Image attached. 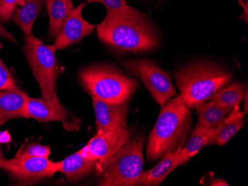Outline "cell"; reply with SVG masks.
I'll return each mask as SVG.
<instances>
[{
	"label": "cell",
	"instance_id": "1",
	"mask_svg": "<svg viewBox=\"0 0 248 186\" xmlns=\"http://www.w3.org/2000/svg\"><path fill=\"white\" fill-rule=\"evenodd\" d=\"M99 39L121 51H151L160 46L154 26L145 14L128 5L107 12L97 26Z\"/></svg>",
	"mask_w": 248,
	"mask_h": 186
},
{
	"label": "cell",
	"instance_id": "2",
	"mask_svg": "<svg viewBox=\"0 0 248 186\" xmlns=\"http://www.w3.org/2000/svg\"><path fill=\"white\" fill-rule=\"evenodd\" d=\"M190 128L191 112L179 94L161 108L146 146L148 161L155 162L183 146Z\"/></svg>",
	"mask_w": 248,
	"mask_h": 186
},
{
	"label": "cell",
	"instance_id": "3",
	"mask_svg": "<svg viewBox=\"0 0 248 186\" xmlns=\"http://www.w3.org/2000/svg\"><path fill=\"white\" fill-rule=\"evenodd\" d=\"M174 76L185 105L196 108L228 86L232 75L217 64L199 62L185 65Z\"/></svg>",
	"mask_w": 248,
	"mask_h": 186
},
{
	"label": "cell",
	"instance_id": "4",
	"mask_svg": "<svg viewBox=\"0 0 248 186\" xmlns=\"http://www.w3.org/2000/svg\"><path fill=\"white\" fill-rule=\"evenodd\" d=\"M143 143V137L131 139L109 157L97 161V186H136L144 164Z\"/></svg>",
	"mask_w": 248,
	"mask_h": 186
},
{
	"label": "cell",
	"instance_id": "5",
	"mask_svg": "<svg viewBox=\"0 0 248 186\" xmlns=\"http://www.w3.org/2000/svg\"><path fill=\"white\" fill-rule=\"evenodd\" d=\"M80 81L86 92L104 102L121 104L129 101L139 82L111 65H94L83 69Z\"/></svg>",
	"mask_w": 248,
	"mask_h": 186
},
{
	"label": "cell",
	"instance_id": "6",
	"mask_svg": "<svg viewBox=\"0 0 248 186\" xmlns=\"http://www.w3.org/2000/svg\"><path fill=\"white\" fill-rule=\"evenodd\" d=\"M23 51L31 70L37 80L43 98H58L56 81L60 70L55 50L32 34L25 36Z\"/></svg>",
	"mask_w": 248,
	"mask_h": 186
},
{
	"label": "cell",
	"instance_id": "7",
	"mask_svg": "<svg viewBox=\"0 0 248 186\" xmlns=\"http://www.w3.org/2000/svg\"><path fill=\"white\" fill-rule=\"evenodd\" d=\"M126 72L139 76L156 102L163 106L176 95L170 76L151 59L140 58L122 62Z\"/></svg>",
	"mask_w": 248,
	"mask_h": 186
},
{
	"label": "cell",
	"instance_id": "8",
	"mask_svg": "<svg viewBox=\"0 0 248 186\" xmlns=\"http://www.w3.org/2000/svg\"><path fill=\"white\" fill-rule=\"evenodd\" d=\"M3 169L19 185H31L53 177L58 172L56 162L46 157H16L2 159Z\"/></svg>",
	"mask_w": 248,
	"mask_h": 186
},
{
	"label": "cell",
	"instance_id": "9",
	"mask_svg": "<svg viewBox=\"0 0 248 186\" xmlns=\"http://www.w3.org/2000/svg\"><path fill=\"white\" fill-rule=\"evenodd\" d=\"M127 124L101 134H97L83 148L78 151L86 159L101 161L107 159L126 145L132 139Z\"/></svg>",
	"mask_w": 248,
	"mask_h": 186
},
{
	"label": "cell",
	"instance_id": "10",
	"mask_svg": "<svg viewBox=\"0 0 248 186\" xmlns=\"http://www.w3.org/2000/svg\"><path fill=\"white\" fill-rule=\"evenodd\" d=\"M22 117L36 119L39 122H61L67 130H73L78 126L71 123L70 114L59 98L47 100L29 97Z\"/></svg>",
	"mask_w": 248,
	"mask_h": 186
},
{
	"label": "cell",
	"instance_id": "11",
	"mask_svg": "<svg viewBox=\"0 0 248 186\" xmlns=\"http://www.w3.org/2000/svg\"><path fill=\"white\" fill-rule=\"evenodd\" d=\"M85 6L86 3L80 4L67 16L59 35L51 45L56 51L68 48L81 41L86 36L93 34L96 26L88 23L82 16Z\"/></svg>",
	"mask_w": 248,
	"mask_h": 186
},
{
	"label": "cell",
	"instance_id": "12",
	"mask_svg": "<svg viewBox=\"0 0 248 186\" xmlns=\"http://www.w3.org/2000/svg\"><path fill=\"white\" fill-rule=\"evenodd\" d=\"M96 116L97 134L106 132L126 124L129 112L128 102L121 104L110 103L93 97Z\"/></svg>",
	"mask_w": 248,
	"mask_h": 186
},
{
	"label": "cell",
	"instance_id": "13",
	"mask_svg": "<svg viewBox=\"0 0 248 186\" xmlns=\"http://www.w3.org/2000/svg\"><path fill=\"white\" fill-rule=\"evenodd\" d=\"M29 96L16 87L0 92V126L11 119L22 117Z\"/></svg>",
	"mask_w": 248,
	"mask_h": 186
},
{
	"label": "cell",
	"instance_id": "14",
	"mask_svg": "<svg viewBox=\"0 0 248 186\" xmlns=\"http://www.w3.org/2000/svg\"><path fill=\"white\" fill-rule=\"evenodd\" d=\"M56 162L58 172H61L71 183L78 181L95 169L97 161L86 159L76 152L62 160Z\"/></svg>",
	"mask_w": 248,
	"mask_h": 186
},
{
	"label": "cell",
	"instance_id": "15",
	"mask_svg": "<svg viewBox=\"0 0 248 186\" xmlns=\"http://www.w3.org/2000/svg\"><path fill=\"white\" fill-rule=\"evenodd\" d=\"M182 146L178 147L173 152L170 153L162 158V160L149 171H143L136 186H159L174 169H176L175 162Z\"/></svg>",
	"mask_w": 248,
	"mask_h": 186
},
{
	"label": "cell",
	"instance_id": "16",
	"mask_svg": "<svg viewBox=\"0 0 248 186\" xmlns=\"http://www.w3.org/2000/svg\"><path fill=\"white\" fill-rule=\"evenodd\" d=\"M245 114V112H241L239 106L232 108L231 114H228L219 126L216 129L208 145L220 146L226 145L228 142L243 127L245 124L243 116Z\"/></svg>",
	"mask_w": 248,
	"mask_h": 186
},
{
	"label": "cell",
	"instance_id": "17",
	"mask_svg": "<svg viewBox=\"0 0 248 186\" xmlns=\"http://www.w3.org/2000/svg\"><path fill=\"white\" fill-rule=\"evenodd\" d=\"M43 0H22L15 10L11 19L25 36L32 35L33 24L43 9Z\"/></svg>",
	"mask_w": 248,
	"mask_h": 186
},
{
	"label": "cell",
	"instance_id": "18",
	"mask_svg": "<svg viewBox=\"0 0 248 186\" xmlns=\"http://www.w3.org/2000/svg\"><path fill=\"white\" fill-rule=\"evenodd\" d=\"M216 129H210L197 124L196 129L191 134L190 138L185 147H182L175 162V166L186 163L189 159L197 155L203 147L208 145L209 141L215 132Z\"/></svg>",
	"mask_w": 248,
	"mask_h": 186
},
{
	"label": "cell",
	"instance_id": "19",
	"mask_svg": "<svg viewBox=\"0 0 248 186\" xmlns=\"http://www.w3.org/2000/svg\"><path fill=\"white\" fill-rule=\"evenodd\" d=\"M49 17L48 35L56 39L59 35L67 16L75 8L72 0H51L46 2Z\"/></svg>",
	"mask_w": 248,
	"mask_h": 186
},
{
	"label": "cell",
	"instance_id": "20",
	"mask_svg": "<svg viewBox=\"0 0 248 186\" xmlns=\"http://www.w3.org/2000/svg\"><path fill=\"white\" fill-rule=\"evenodd\" d=\"M199 126L207 129H217L232 109L221 106L216 101L204 102L196 107Z\"/></svg>",
	"mask_w": 248,
	"mask_h": 186
},
{
	"label": "cell",
	"instance_id": "21",
	"mask_svg": "<svg viewBox=\"0 0 248 186\" xmlns=\"http://www.w3.org/2000/svg\"><path fill=\"white\" fill-rule=\"evenodd\" d=\"M245 91L244 84L235 82L229 86H224L213 94L210 99L216 101L221 106L232 109L235 106L240 105Z\"/></svg>",
	"mask_w": 248,
	"mask_h": 186
},
{
	"label": "cell",
	"instance_id": "22",
	"mask_svg": "<svg viewBox=\"0 0 248 186\" xmlns=\"http://www.w3.org/2000/svg\"><path fill=\"white\" fill-rule=\"evenodd\" d=\"M51 154V148L40 144H30L22 147L16 154V157H46Z\"/></svg>",
	"mask_w": 248,
	"mask_h": 186
},
{
	"label": "cell",
	"instance_id": "23",
	"mask_svg": "<svg viewBox=\"0 0 248 186\" xmlns=\"http://www.w3.org/2000/svg\"><path fill=\"white\" fill-rule=\"evenodd\" d=\"M22 2V0H0V20L2 23L11 20L15 10Z\"/></svg>",
	"mask_w": 248,
	"mask_h": 186
},
{
	"label": "cell",
	"instance_id": "24",
	"mask_svg": "<svg viewBox=\"0 0 248 186\" xmlns=\"http://www.w3.org/2000/svg\"><path fill=\"white\" fill-rule=\"evenodd\" d=\"M17 87L9 69L0 57V91Z\"/></svg>",
	"mask_w": 248,
	"mask_h": 186
},
{
	"label": "cell",
	"instance_id": "25",
	"mask_svg": "<svg viewBox=\"0 0 248 186\" xmlns=\"http://www.w3.org/2000/svg\"><path fill=\"white\" fill-rule=\"evenodd\" d=\"M93 2L102 3L107 8V12L118 9L124 5H127L126 0H86V3H93Z\"/></svg>",
	"mask_w": 248,
	"mask_h": 186
},
{
	"label": "cell",
	"instance_id": "26",
	"mask_svg": "<svg viewBox=\"0 0 248 186\" xmlns=\"http://www.w3.org/2000/svg\"><path fill=\"white\" fill-rule=\"evenodd\" d=\"M2 22L0 20V37L2 38L5 39V40H9V41L12 42L14 43H17L16 38L13 34H11L8 30H5V28L2 26Z\"/></svg>",
	"mask_w": 248,
	"mask_h": 186
},
{
	"label": "cell",
	"instance_id": "27",
	"mask_svg": "<svg viewBox=\"0 0 248 186\" xmlns=\"http://www.w3.org/2000/svg\"><path fill=\"white\" fill-rule=\"evenodd\" d=\"M12 142V137L8 130L0 131V145L10 143Z\"/></svg>",
	"mask_w": 248,
	"mask_h": 186
},
{
	"label": "cell",
	"instance_id": "28",
	"mask_svg": "<svg viewBox=\"0 0 248 186\" xmlns=\"http://www.w3.org/2000/svg\"><path fill=\"white\" fill-rule=\"evenodd\" d=\"M239 3L243 8L244 12L242 16H239L242 20L245 21V23L248 24V0H239Z\"/></svg>",
	"mask_w": 248,
	"mask_h": 186
},
{
	"label": "cell",
	"instance_id": "29",
	"mask_svg": "<svg viewBox=\"0 0 248 186\" xmlns=\"http://www.w3.org/2000/svg\"><path fill=\"white\" fill-rule=\"evenodd\" d=\"M210 186H228V183L225 180L222 179L215 178V177H212L211 180L210 182Z\"/></svg>",
	"mask_w": 248,
	"mask_h": 186
},
{
	"label": "cell",
	"instance_id": "30",
	"mask_svg": "<svg viewBox=\"0 0 248 186\" xmlns=\"http://www.w3.org/2000/svg\"><path fill=\"white\" fill-rule=\"evenodd\" d=\"M243 99L245 100V113H248V91H245V94L243 96Z\"/></svg>",
	"mask_w": 248,
	"mask_h": 186
},
{
	"label": "cell",
	"instance_id": "31",
	"mask_svg": "<svg viewBox=\"0 0 248 186\" xmlns=\"http://www.w3.org/2000/svg\"><path fill=\"white\" fill-rule=\"evenodd\" d=\"M3 154H2V151H1V148H0V160H1L2 159H3Z\"/></svg>",
	"mask_w": 248,
	"mask_h": 186
},
{
	"label": "cell",
	"instance_id": "32",
	"mask_svg": "<svg viewBox=\"0 0 248 186\" xmlns=\"http://www.w3.org/2000/svg\"><path fill=\"white\" fill-rule=\"evenodd\" d=\"M43 1H44V2H48V1H51V0H43Z\"/></svg>",
	"mask_w": 248,
	"mask_h": 186
},
{
	"label": "cell",
	"instance_id": "33",
	"mask_svg": "<svg viewBox=\"0 0 248 186\" xmlns=\"http://www.w3.org/2000/svg\"><path fill=\"white\" fill-rule=\"evenodd\" d=\"M0 92H1V91H0Z\"/></svg>",
	"mask_w": 248,
	"mask_h": 186
}]
</instances>
